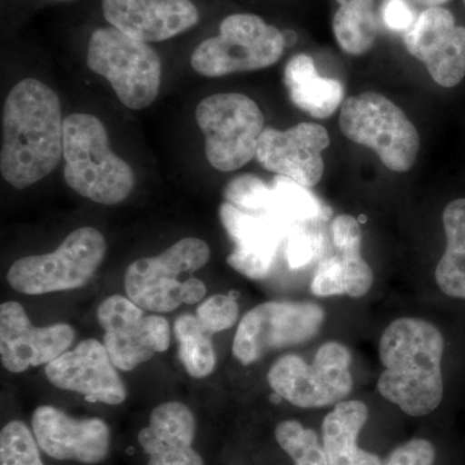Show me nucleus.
Wrapping results in <instances>:
<instances>
[{"instance_id": "obj_1", "label": "nucleus", "mask_w": 465, "mask_h": 465, "mask_svg": "<svg viewBox=\"0 0 465 465\" xmlns=\"http://www.w3.org/2000/svg\"><path fill=\"white\" fill-rule=\"evenodd\" d=\"M63 155L64 121L56 92L38 79L18 82L3 109V179L25 189L48 176Z\"/></svg>"}, {"instance_id": "obj_2", "label": "nucleus", "mask_w": 465, "mask_h": 465, "mask_svg": "<svg viewBox=\"0 0 465 465\" xmlns=\"http://www.w3.org/2000/svg\"><path fill=\"white\" fill-rule=\"evenodd\" d=\"M443 351L445 339L433 323L410 317L393 321L379 342L382 399L415 418L432 414L443 400Z\"/></svg>"}, {"instance_id": "obj_3", "label": "nucleus", "mask_w": 465, "mask_h": 465, "mask_svg": "<svg viewBox=\"0 0 465 465\" xmlns=\"http://www.w3.org/2000/svg\"><path fill=\"white\" fill-rule=\"evenodd\" d=\"M64 158L67 185L94 203L114 206L133 192V168L110 150L105 125L94 115L64 119Z\"/></svg>"}, {"instance_id": "obj_4", "label": "nucleus", "mask_w": 465, "mask_h": 465, "mask_svg": "<svg viewBox=\"0 0 465 465\" xmlns=\"http://www.w3.org/2000/svg\"><path fill=\"white\" fill-rule=\"evenodd\" d=\"M210 256L206 242L183 238L161 255L139 259L128 266L125 292L134 304L154 313H168L183 304L200 302L206 296V284L195 277L182 280V275L200 271Z\"/></svg>"}, {"instance_id": "obj_5", "label": "nucleus", "mask_w": 465, "mask_h": 465, "mask_svg": "<svg viewBox=\"0 0 465 465\" xmlns=\"http://www.w3.org/2000/svg\"><path fill=\"white\" fill-rule=\"evenodd\" d=\"M87 65L112 84L125 108L145 109L157 99L162 61L148 43L113 26L100 27L88 43Z\"/></svg>"}, {"instance_id": "obj_6", "label": "nucleus", "mask_w": 465, "mask_h": 465, "mask_svg": "<svg viewBox=\"0 0 465 465\" xmlns=\"http://www.w3.org/2000/svg\"><path fill=\"white\" fill-rule=\"evenodd\" d=\"M341 130L351 142L374 150L394 173L411 170L418 158L420 140L415 125L396 104L375 92L342 103Z\"/></svg>"}, {"instance_id": "obj_7", "label": "nucleus", "mask_w": 465, "mask_h": 465, "mask_svg": "<svg viewBox=\"0 0 465 465\" xmlns=\"http://www.w3.org/2000/svg\"><path fill=\"white\" fill-rule=\"evenodd\" d=\"M284 48L283 33L277 27L258 15L235 14L222 21L219 35L195 48L191 63L198 74L219 78L274 65Z\"/></svg>"}, {"instance_id": "obj_8", "label": "nucleus", "mask_w": 465, "mask_h": 465, "mask_svg": "<svg viewBox=\"0 0 465 465\" xmlns=\"http://www.w3.org/2000/svg\"><path fill=\"white\" fill-rule=\"evenodd\" d=\"M105 237L92 226L70 232L56 251L27 256L9 268V286L25 295L76 290L90 282L106 255Z\"/></svg>"}, {"instance_id": "obj_9", "label": "nucleus", "mask_w": 465, "mask_h": 465, "mask_svg": "<svg viewBox=\"0 0 465 465\" xmlns=\"http://www.w3.org/2000/svg\"><path fill=\"white\" fill-rule=\"evenodd\" d=\"M351 354L344 344L324 342L313 362L296 354L278 358L268 371L275 394L300 409H322L347 400L353 390Z\"/></svg>"}, {"instance_id": "obj_10", "label": "nucleus", "mask_w": 465, "mask_h": 465, "mask_svg": "<svg viewBox=\"0 0 465 465\" xmlns=\"http://www.w3.org/2000/svg\"><path fill=\"white\" fill-rule=\"evenodd\" d=\"M198 127L211 166L222 173L240 170L256 157L264 115L246 94H215L198 104Z\"/></svg>"}, {"instance_id": "obj_11", "label": "nucleus", "mask_w": 465, "mask_h": 465, "mask_svg": "<svg viewBox=\"0 0 465 465\" xmlns=\"http://www.w3.org/2000/svg\"><path fill=\"white\" fill-rule=\"evenodd\" d=\"M323 322L324 309L314 302H262L242 318L232 339V354L242 365H252L271 351L311 341Z\"/></svg>"}, {"instance_id": "obj_12", "label": "nucleus", "mask_w": 465, "mask_h": 465, "mask_svg": "<svg viewBox=\"0 0 465 465\" xmlns=\"http://www.w3.org/2000/svg\"><path fill=\"white\" fill-rule=\"evenodd\" d=\"M97 321L105 330L104 345L113 363L122 371H133L171 344L166 318L143 316V309L130 298L113 295L97 308Z\"/></svg>"}, {"instance_id": "obj_13", "label": "nucleus", "mask_w": 465, "mask_h": 465, "mask_svg": "<svg viewBox=\"0 0 465 465\" xmlns=\"http://www.w3.org/2000/svg\"><path fill=\"white\" fill-rule=\"evenodd\" d=\"M39 448L60 461L103 463L112 449V430L100 418H74L51 405L39 406L32 418Z\"/></svg>"}, {"instance_id": "obj_14", "label": "nucleus", "mask_w": 465, "mask_h": 465, "mask_svg": "<svg viewBox=\"0 0 465 465\" xmlns=\"http://www.w3.org/2000/svg\"><path fill=\"white\" fill-rule=\"evenodd\" d=\"M406 50L424 64L437 84L452 88L465 76V27L443 7L425 8L403 36Z\"/></svg>"}, {"instance_id": "obj_15", "label": "nucleus", "mask_w": 465, "mask_h": 465, "mask_svg": "<svg viewBox=\"0 0 465 465\" xmlns=\"http://www.w3.org/2000/svg\"><path fill=\"white\" fill-rule=\"evenodd\" d=\"M74 338L67 323L34 326L20 302H5L0 307V358L9 372L48 365L67 351Z\"/></svg>"}, {"instance_id": "obj_16", "label": "nucleus", "mask_w": 465, "mask_h": 465, "mask_svg": "<svg viewBox=\"0 0 465 465\" xmlns=\"http://www.w3.org/2000/svg\"><path fill=\"white\" fill-rule=\"evenodd\" d=\"M45 376L58 390L82 394L91 402L121 405L127 388L104 342L85 339L45 365Z\"/></svg>"}, {"instance_id": "obj_17", "label": "nucleus", "mask_w": 465, "mask_h": 465, "mask_svg": "<svg viewBox=\"0 0 465 465\" xmlns=\"http://www.w3.org/2000/svg\"><path fill=\"white\" fill-rule=\"evenodd\" d=\"M225 232L234 243L226 262L250 280H262L271 273L278 249L292 226L269 213H246L223 203L219 211Z\"/></svg>"}, {"instance_id": "obj_18", "label": "nucleus", "mask_w": 465, "mask_h": 465, "mask_svg": "<svg viewBox=\"0 0 465 465\" xmlns=\"http://www.w3.org/2000/svg\"><path fill=\"white\" fill-rule=\"evenodd\" d=\"M329 146V133L321 124H300L286 131L266 127L260 134L256 159L265 170L312 188L322 179V152Z\"/></svg>"}, {"instance_id": "obj_19", "label": "nucleus", "mask_w": 465, "mask_h": 465, "mask_svg": "<svg viewBox=\"0 0 465 465\" xmlns=\"http://www.w3.org/2000/svg\"><path fill=\"white\" fill-rule=\"evenodd\" d=\"M103 11L110 25L145 43L167 41L200 21L192 0H103Z\"/></svg>"}, {"instance_id": "obj_20", "label": "nucleus", "mask_w": 465, "mask_h": 465, "mask_svg": "<svg viewBox=\"0 0 465 465\" xmlns=\"http://www.w3.org/2000/svg\"><path fill=\"white\" fill-rule=\"evenodd\" d=\"M195 433L192 410L182 402H164L153 410L137 440L148 457L146 465H204L194 449Z\"/></svg>"}, {"instance_id": "obj_21", "label": "nucleus", "mask_w": 465, "mask_h": 465, "mask_svg": "<svg viewBox=\"0 0 465 465\" xmlns=\"http://www.w3.org/2000/svg\"><path fill=\"white\" fill-rule=\"evenodd\" d=\"M369 419L362 401H342L324 416L322 445L330 465H382L381 459L360 449L358 436Z\"/></svg>"}, {"instance_id": "obj_22", "label": "nucleus", "mask_w": 465, "mask_h": 465, "mask_svg": "<svg viewBox=\"0 0 465 465\" xmlns=\"http://www.w3.org/2000/svg\"><path fill=\"white\" fill-rule=\"evenodd\" d=\"M284 85L293 105L317 119L331 116L344 103V87L318 74L313 58L296 54L284 69Z\"/></svg>"}, {"instance_id": "obj_23", "label": "nucleus", "mask_w": 465, "mask_h": 465, "mask_svg": "<svg viewBox=\"0 0 465 465\" xmlns=\"http://www.w3.org/2000/svg\"><path fill=\"white\" fill-rule=\"evenodd\" d=\"M374 284V272L361 252L345 253L323 260L312 281V293L320 298L348 295L362 298Z\"/></svg>"}, {"instance_id": "obj_24", "label": "nucleus", "mask_w": 465, "mask_h": 465, "mask_svg": "<svg viewBox=\"0 0 465 465\" xmlns=\"http://www.w3.org/2000/svg\"><path fill=\"white\" fill-rule=\"evenodd\" d=\"M442 220L448 244L434 277L445 295L465 300V198L450 202Z\"/></svg>"}, {"instance_id": "obj_25", "label": "nucleus", "mask_w": 465, "mask_h": 465, "mask_svg": "<svg viewBox=\"0 0 465 465\" xmlns=\"http://www.w3.org/2000/svg\"><path fill=\"white\" fill-rule=\"evenodd\" d=\"M173 332L179 342V357L186 372L195 379L213 374L216 366L213 333L207 331L197 316L183 314L173 324Z\"/></svg>"}, {"instance_id": "obj_26", "label": "nucleus", "mask_w": 465, "mask_h": 465, "mask_svg": "<svg viewBox=\"0 0 465 465\" xmlns=\"http://www.w3.org/2000/svg\"><path fill=\"white\" fill-rule=\"evenodd\" d=\"M271 186L272 203L266 213L277 216L287 225L304 224L322 213V204L316 195L290 177L277 174Z\"/></svg>"}, {"instance_id": "obj_27", "label": "nucleus", "mask_w": 465, "mask_h": 465, "mask_svg": "<svg viewBox=\"0 0 465 465\" xmlns=\"http://www.w3.org/2000/svg\"><path fill=\"white\" fill-rule=\"evenodd\" d=\"M336 42L345 54L361 56L371 50L379 33L375 9L339 7L332 18Z\"/></svg>"}, {"instance_id": "obj_28", "label": "nucleus", "mask_w": 465, "mask_h": 465, "mask_svg": "<svg viewBox=\"0 0 465 465\" xmlns=\"http://www.w3.org/2000/svg\"><path fill=\"white\" fill-rule=\"evenodd\" d=\"M275 440L295 465H330L320 437L298 420H284L275 427Z\"/></svg>"}, {"instance_id": "obj_29", "label": "nucleus", "mask_w": 465, "mask_h": 465, "mask_svg": "<svg viewBox=\"0 0 465 465\" xmlns=\"http://www.w3.org/2000/svg\"><path fill=\"white\" fill-rule=\"evenodd\" d=\"M0 465H45L33 430L23 421H9L3 427Z\"/></svg>"}, {"instance_id": "obj_30", "label": "nucleus", "mask_w": 465, "mask_h": 465, "mask_svg": "<svg viewBox=\"0 0 465 465\" xmlns=\"http://www.w3.org/2000/svg\"><path fill=\"white\" fill-rule=\"evenodd\" d=\"M223 194L228 203L249 213H266L272 203V186L250 173L232 179Z\"/></svg>"}, {"instance_id": "obj_31", "label": "nucleus", "mask_w": 465, "mask_h": 465, "mask_svg": "<svg viewBox=\"0 0 465 465\" xmlns=\"http://www.w3.org/2000/svg\"><path fill=\"white\" fill-rule=\"evenodd\" d=\"M240 317V305L232 295L211 296L202 302L197 309V318L210 333H219L232 329Z\"/></svg>"}, {"instance_id": "obj_32", "label": "nucleus", "mask_w": 465, "mask_h": 465, "mask_svg": "<svg viewBox=\"0 0 465 465\" xmlns=\"http://www.w3.org/2000/svg\"><path fill=\"white\" fill-rule=\"evenodd\" d=\"M286 240V256L291 268H304L316 258L317 238L302 224L293 225Z\"/></svg>"}, {"instance_id": "obj_33", "label": "nucleus", "mask_w": 465, "mask_h": 465, "mask_svg": "<svg viewBox=\"0 0 465 465\" xmlns=\"http://www.w3.org/2000/svg\"><path fill=\"white\" fill-rule=\"evenodd\" d=\"M436 450L430 440L414 439L394 449L382 465H433Z\"/></svg>"}, {"instance_id": "obj_34", "label": "nucleus", "mask_w": 465, "mask_h": 465, "mask_svg": "<svg viewBox=\"0 0 465 465\" xmlns=\"http://www.w3.org/2000/svg\"><path fill=\"white\" fill-rule=\"evenodd\" d=\"M331 231L333 244H335L338 252H361L362 232H361L360 223L353 216L341 215L335 217Z\"/></svg>"}, {"instance_id": "obj_35", "label": "nucleus", "mask_w": 465, "mask_h": 465, "mask_svg": "<svg viewBox=\"0 0 465 465\" xmlns=\"http://www.w3.org/2000/svg\"><path fill=\"white\" fill-rule=\"evenodd\" d=\"M381 14L385 25L393 32L406 33L418 18L409 0H384Z\"/></svg>"}, {"instance_id": "obj_36", "label": "nucleus", "mask_w": 465, "mask_h": 465, "mask_svg": "<svg viewBox=\"0 0 465 465\" xmlns=\"http://www.w3.org/2000/svg\"><path fill=\"white\" fill-rule=\"evenodd\" d=\"M339 7L347 9H375V0H335Z\"/></svg>"}, {"instance_id": "obj_37", "label": "nucleus", "mask_w": 465, "mask_h": 465, "mask_svg": "<svg viewBox=\"0 0 465 465\" xmlns=\"http://www.w3.org/2000/svg\"><path fill=\"white\" fill-rule=\"evenodd\" d=\"M418 5H423V7L433 8V7H440V5L448 3L449 0H415Z\"/></svg>"}, {"instance_id": "obj_38", "label": "nucleus", "mask_w": 465, "mask_h": 465, "mask_svg": "<svg viewBox=\"0 0 465 465\" xmlns=\"http://www.w3.org/2000/svg\"><path fill=\"white\" fill-rule=\"evenodd\" d=\"M283 38H284V43H286V47L287 45H292L293 43H295L296 41V34L293 33V32H286V33H283Z\"/></svg>"}, {"instance_id": "obj_39", "label": "nucleus", "mask_w": 465, "mask_h": 465, "mask_svg": "<svg viewBox=\"0 0 465 465\" xmlns=\"http://www.w3.org/2000/svg\"><path fill=\"white\" fill-rule=\"evenodd\" d=\"M464 2H465V0H464Z\"/></svg>"}]
</instances>
